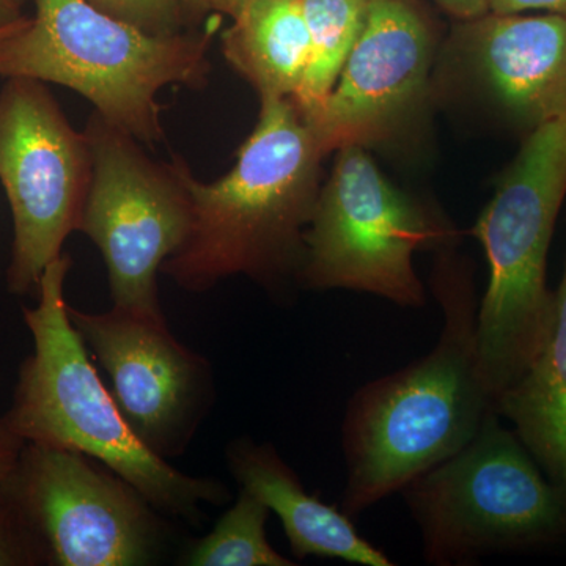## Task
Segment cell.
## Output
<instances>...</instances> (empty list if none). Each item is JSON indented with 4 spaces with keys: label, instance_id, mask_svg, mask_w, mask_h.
<instances>
[{
    "label": "cell",
    "instance_id": "1",
    "mask_svg": "<svg viewBox=\"0 0 566 566\" xmlns=\"http://www.w3.org/2000/svg\"><path fill=\"white\" fill-rule=\"evenodd\" d=\"M431 286L444 314L438 344L357 389L346 408L340 509L353 520L455 455L497 415L479 370L471 273L444 253Z\"/></svg>",
    "mask_w": 566,
    "mask_h": 566
},
{
    "label": "cell",
    "instance_id": "2",
    "mask_svg": "<svg viewBox=\"0 0 566 566\" xmlns=\"http://www.w3.org/2000/svg\"><path fill=\"white\" fill-rule=\"evenodd\" d=\"M260 102L259 123L229 174L202 182L186 166L192 226L161 273L189 292L232 275L270 290L300 279L324 155L292 98Z\"/></svg>",
    "mask_w": 566,
    "mask_h": 566
},
{
    "label": "cell",
    "instance_id": "3",
    "mask_svg": "<svg viewBox=\"0 0 566 566\" xmlns=\"http://www.w3.org/2000/svg\"><path fill=\"white\" fill-rule=\"evenodd\" d=\"M70 268L65 253L48 264L36 290L39 304L22 311L33 353L22 364L3 417L25 444L80 452L122 476L158 512L196 520L200 505L222 504L229 491L214 480L182 474L134 431L71 322Z\"/></svg>",
    "mask_w": 566,
    "mask_h": 566
},
{
    "label": "cell",
    "instance_id": "4",
    "mask_svg": "<svg viewBox=\"0 0 566 566\" xmlns=\"http://www.w3.org/2000/svg\"><path fill=\"white\" fill-rule=\"evenodd\" d=\"M214 31L155 35L87 0H35V14L0 39V77L63 85L145 147L164 140L158 93L205 87Z\"/></svg>",
    "mask_w": 566,
    "mask_h": 566
},
{
    "label": "cell",
    "instance_id": "5",
    "mask_svg": "<svg viewBox=\"0 0 566 566\" xmlns=\"http://www.w3.org/2000/svg\"><path fill=\"white\" fill-rule=\"evenodd\" d=\"M565 197L566 112L524 136L472 229L490 270L476 308V354L495 405L526 374L549 333L547 253Z\"/></svg>",
    "mask_w": 566,
    "mask_h": 566
},
{
    "label": "cell",
    "instance_id": "6",
    "mask_svg": "<svg viewBox=\"0 0 566 566\" xmlns=\"http://www.w3.org/2000/svg\"><path fill=\"white\" fill-rule=\"evenodd\" d=\"M501 420L491 416L460 452L400 491L427 564L471 565L565 538V491Z\"/></svg>",
    "mask_w": 566,
    "mask_h": 566
},
{
    "label": "cell",
    "instance_id": "7",
    "mask_svg": "<svg viewBox=\"0 0 566 566\" xmlns=\"http://www.w3.org/2000/svg\"><path fill=\"white\" fill-rule=\"evenodd\" d=\"M304 234L297 283L353 290L406 308L427 303L416 252L449 244V227L387 181L364 147L335 151Z\"/></svg>",
    "mask_w": 566,
    "mask_h": 566
},
{
    "label": "cell",
    "instance_id": "8",
    "mask_svg": "<svg viewBox=\"0 0 566 566\" xmlns=\"http://www.w3.org/2000/svg\"><path fill=\"white\" fill-rule=\"evenodd\" d=\"M84 133L93 172L80 232L102 252L112 303L145 314H163L158 273L185 244L192 226L186 164L156 161L132 134L93 112Z\"/></svg>",
    "mask_w": 566,
    "mask_h": 566
},
{
    "label": "cell",
    "instance_id": "9",
    "mask_svg": "<svg viewBox=\"0 0 566 566\" xmlns=\"http://www.w3.org/2000/svg\"><path fill=\"white\" fill-rule=\"evenodd\" d=\"M92 172L87 134L71 126L44 82L7 80L0 91V182L13 216L11 293L39 290L66 238L80 232Z\"/></svg>",
    "mask_w": 566,
    "mask_h": 566
},
{
    "label": "cell",
    "instance_id": "10",
    "mask_svg": "<svg viewBox=\"0 0 566 566\" xmlns=\"http://www.w3.org/2000/svg\"><path fill=\"white\" fill-rule=\"evenodd\" d=\"M7 490L43 542L48 564L134 566L155 558L159 527L153 506L92 458L25 444Z\"/></svg>",
    "mask_w": 566,
    "mask_h": 566
},
{
    "label": "cell",
    "instance_id": "11",
    "mask_svg": "<svg viewBox=\"0 0 566 566\" xmlns=\"http://www.w3.org/2000/svg\"><path fill=\"white\" fill-rule=\"evenodd\" d=\"M434 50L436 22L423 0H371L333 92L301 114L324 158L400 136L427 99Z\"/></svg>",
    "mask_w": 566,
    "mask_h": 566
},
{
    "label": "cell",
    "instance_id": "12",
    "mask_svg": "<svg viewBox=\"0 0 566 566\" xmlns=\"http://www.w3.org/2000/svg\"><path fill=\"white\" fill-rule=\"evenodd\" d=\"M82 340L109 375L114 397L142 441L177 455L202 419L210 397L207 360L181 345L163 314L114 307L87 314L70 307Z\"/></svg>",
    "mask_w": 566,
    "mask_h": 566
},
{
    "label": "cell",
    "instance_id": "13",
    "mask_svg": "<svg viewBox=\"0 0 566 566\" xmlns=\"http://www.w3.org/2000/svg\"><path fill=\"white\" fill-rule=\"evenodd\" d=\"M452 44L506 120L526 134L566 112V17L488 11Z\"/></svg>",
    "mask_w": 566,
    "mask_h": 566
},
{
    "label": "cell",
    "instance_id": "14",
    "mask_svg": "<svg viewBox=\"0 0 566 566\" xmlns=\"http://www.w3.org/2000/svg\"><path fill=\"white\" fill-rule=\"evenodd\" d=\"M234 479L281 520L293 556L338 558L364 566H392L379 547L357 532L353 517L305 491L277 450L240 439L229 450Z\"/></svg>",
    "mask_w": 566,
    "mask_h": 566
},
{
    "label": "cell",
    "instance_id": "15",
    "mask_svg": "<svg viewBox=\"0 0 566 566\" xmlns=\"http://www.w3.org/2000/svg\"><path fill=\"white\" fill-rule=\"evenodd\" d=\"M226 14L222 54L262 98H293L311 59L301 0H207Z\"/></svg>",
    "mask_w": 566,
    "mask_h": 566
},
{
    "label": "cell",
    "instance_id": "16",
    "mask_svg": "<svg viewBox=\"0 0 566 566\" xmlns=\"http://www.w3.org/2000/svg\"><path fill=\"white\" fill-rule=\"evenodd\" d=\"M546 475L566 493V260L549 333L526 374L497 401Z\"/></svg>",
    "mask_w": 566,
    "mask_h": 566
},
{
    "label": "cell",
    "instance_id": "17",
    "mask_svg": "<svg viewBox=\"0 0 566 566\" xmlns=\"http://www.w3.org/2000/svg\"><path fill=\"white\" fill-rule=\"evenodd\" d=\"M371 0H301L311 59L293 96L301 114L318 109L333 92L367 21Z\"/></svg>",
    "mask_w": 566,
    "mask_h": 566
},
{
    "label": "cell",
    "instance_id": "18",
    "mask_svg": "<svg viewBox=\"0 0 566 566\" xmlns=\"http://www.w3.org/2000/svg\"><path fill=\"white\" fill-rule=\"evenodd\" d=\"M271 510L241 488L240 497L212 528L186 554L191 566H293L271 546L266 536Z\"/></svg>",
    "mask_w": 566,
    "mask_h": 566
},
{
    "label": "cell",
    "instance_id": "19",
    "mask_svg": "<svg viewBox=\"0 0 566 566\" xmlns=\"http://www.w3.org/2000/svg\"><path fill=\"white\" fill-rule=\"evenodd\" d=\"M109 17L136 25L155 35L188 32L199 20L186 0H87Z\"/></svg>",
    "mask_w": 566,
    "mask_h": 566
},
{
    "label": "cell",
    "instance_id": "20",
    "mask_svg": "<svg viewBox=\"0 0 566 566\" xmlns=\"http://www.w3.org/2000/svg\"><path fill=\"white\" fill-rule=\"evenodd\" d=\"M46 562L43 542L29 524L7 485L0 490V566H32Z\"/></svg>",
    "mask_w": 566,
    "mask_h": 566
},
{
    "label": "cell",
    "instance_id": "21",
    "mask_svg": "<svg viewBox=\"0 0 566 566\" xmlns=\"http://www.w3.org/2000/svg\"><path fill=\"white\" fill-rule=\"evenodd\" d=\"M25 442L11 430L6 417H0V490L13 479Z\"/></svg>",
    "mask_w": 566,
    "mask_h": 566
},
{
    "label": "cell",
    "instance_id": "22",
    "mask_svg": "<svg viewBox=\"0 0 566 566\" xmlns=\"http://www.w3.org/2000/svg\"><path fill=\"white\" fill-rule=\"evenodd\" d=\"M490 13L515 14L542 10L566 17V0H488Z\"/></svg>",
    "mask_w": 566,
    "mask_h": 566
},
{
    "label": "cell",
    "instance_id": "23",
    "mask_svg": "<svg viewBox=\"0 0 566 566\" xmlns=\"http://www.w3.org/2000/svg\"><path fill=\"white\" fill-rule=\"evenodd\" d=\"M438 3L458 21L475 20L490 11L488 0H438Z\"/></svg>",
    "mask_w": 566,
    "mask_h": 566
},
{
    "label": "cell",
    "instance_id": "24",
    "mask_svg": "<svg viewBox=\"0 0 566 566\" xmlns=\"http://www.w3.org/2000/svg\"><path fill=\"white\" fill-rule=\"evenodd\" d=\"M22 17V6L18 0H0V29L20 21Z\"/></svg>",
    "mask_w": 566,
    "mask_h": 566
},
{
    "label": "cell",
    "instance_id": "25",
    "mask_svg": "<svg viewBox=\"0 0 566 566\" xmlns=\"http://www.w3.org/2000/svg\"><path fill=\"white\" fill-rule=\"evenodd\" d=\"M186 2L189 3V7H191L197 17H202L203 13H208L207 0H186Z\"/></svg>",
    "mask_w": 566,
    "mask_h": 566
},
{
    "label": "cell",
    "instance_id": "26",
    "mask_svg": "<svg viewBox=\"0 0 566 566\" xmlns=\"http://www.w3.org/2000/svg\"><path fill=\"white\" fill-rule=\"evenodd\" d=\"M25 18H28V17H22L20 21L13 22V24H10V25H7V28L0 29V39H2V36L9 35V33H11L13 31H17V29L20 28L22 22L25 21Z\"/></svg>",
    "mask_w": 566,
    "mask_h": 566
},
{
    "label": "cell",
    "instance_id": "27",
    "mask_svg": "<svg viewBox=\"0 0 566 566\" xmlns=\"http://www.w3.org/2000/svg\"><path fill=\"white\" fill-rule=\"evenodd\" d=\"M18 2H20V3H21V6H24L25 0H18Z\"/></svg>",
    "mask_w": 566,
    "mask_h": 566
}]
</instances>
